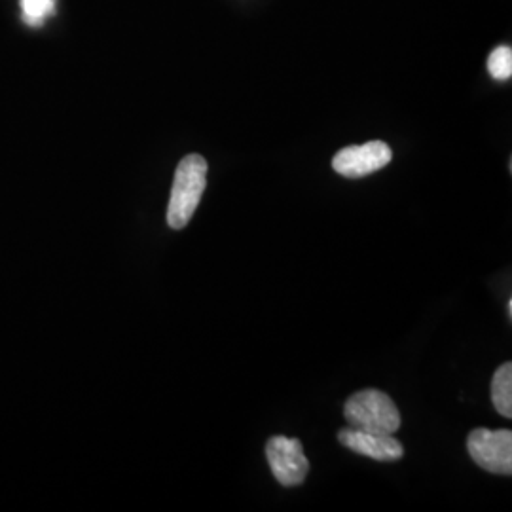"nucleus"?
I'll use <instances>...</instances> for the list:
<instances>
[{"mask_svg": "<svg viewBox=\"0 0 512 512\" xmlns=\"http://www.w3.org/2000/svg\"><path fill=\"white\" fill-rule=\"evenodd\" d=\"M207 184V162L200 154H188L177 165L171 198L167 207V224L183 230L192 220Z\"/></svg>", "mask_w": 512, "mask_h": 512, "instance_id": "obj_1", "label": "nucleus"}, {"mask_svg": "<svg viewBox=\"0 0 512 512\" xmlns=\"http://www.w3.org/2000/svg\"><path fill=\"white\" fill-rule=\"evenodd\" d=\"M344 416L351 429L380 433V435H395L401 427V412L389 395L380 389H365L351 395Z\"/></svg>", "mask_w": 512, "mask_h": 512, "instance_id": "obj_2", "label": "nucleus"}, {"mask_svg": "<svg viewBox=\"0 0 512 512\" xmlns=\"http://www.w3.org/2000/svg\"><path fill=\"white\" fill-rule=\"evenodd\" d=\"M467 448L476 465L494 475L512 473V433L509 429H475L467 439Z\"/></svg>", "mask_w": 512, "mask_h": 512, "instance_id": "obj_3", "label": "nucleus"}, {"mask_svg": "<svg viewBox=\"0 0 512 512\" xmlns=\"http://www.w3.org/2000/svg\"><path fill=\"white\" fill-rule=\"evenodd\" d=\"M266 458L275 480L285 488L300 486L310 473V461L298 439L272 437L266 444Z\"/></svg>", "mask_w": 512, "mask_h": 512, "instance_id": "obj_4", "label": "nucleus"}, {"mask_svg": "<svg viewBox=\"0 0 512 512\" xmlns=\"http://www.w3.org/2000/svg\"><path fill=\"white\" fill-rule=\"evenodd\" d=\"M393 160V150L384 141H370L359 147L342 148L332 158V169L348 179H363Z\"/></svg>", "mask_w": 512, "mask_h": 512, "instance_id": "obj_5", "label": "nucleus"}, {"mask_svg": "<svg viewBox=\"0 0 512 512\" xmlns=\"http://www.w3.org/2000/svg\"><path fill=\"white\" fill-rule=\"evenodd\" d=\"M338 440L351 452L374 461H397L403 458L404 454L403 444L393 435L366 433V431H357L348 427L338 433Z\"/></svg>", "mask_w": 512, "mask_h": 512, "instance_id": "obj_6", "label": "nucleus"}, {"mask_svg": "<svg viewBox=\"0 0 512 512\" xmlns=\"http://www.w3.org/2000/svg\"><path fill=\"white\" fill-rule=\"evenodd\" d=\"M492 403L495 410L505 416L512 418V365L505 363L495 370L492 378Z\"/></svg>", "mask_w": 512, "mask_h": 512, "instance_id": "obj_7", "label": "nucleus"}, {"mask_svg": "<svg viewBox=\"0 0 512 512\" xmlns=\"http://www.w3.org/2000/svg\"><path fill=\"white\" fill-rule=\"evenodd\" d=\"M23 21L33 27H42L55 12V0H21Z\"/></svg>", "mask_w": 512, "mask_h": 512, "instance_id": "obj_8", "label": "nucleus"}, {"mask_svg": "<svg viewBox=\"0 0 512 512\" xmlns=\"http://www.w3.org/2000/svg\"><path fill=\"white\" fill-rule=\"evenodd\" d=\"M488 71L495 80H509L512 76V50L509 46H497L488 57Z\"/></svg>", "mask_w": 512, "mask_h": 512, "instance_id": "obj_9", "label": "nucleus"}, {"mask_svg": "<svg viewBox=\"0 0 512 512\" xmlns=\"http://www.w3.org/2000/svg\"><path fill=\"white\" fill-rule=\"evenodd\" d=\"M507 311H509V317H512V300L509 302V310Z\"/></svg>", "mask_w": 512, "mask_h": 512, "instance_id": "obj_10", "label": "nucleus"}]
</instances>
